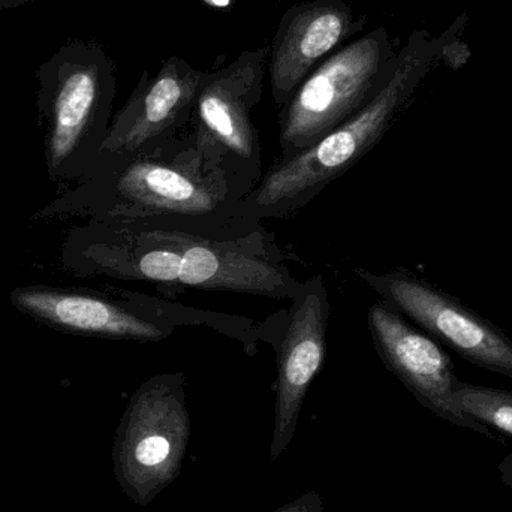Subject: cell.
<instances>
[{
  "mask_svg": "<svg viewBox=\"0 0 512 512\" xmlns=\"http://www.w3.org/2000/svg\"><path fill=\"white\" fill-rule=\"evenodd\" d=\"M354 273L381 300L463 360L512 378V340L462 301L406 271L376 274L357 268Z\"/></svg>",
  "mask_w": 512,
  "mask_h": 512,
  "instance_id": "7",
  "label": "cell"
},
{
  "mask_svg": "<svg viewBox=\"0 0 512 512\" xmlns=\"http://www.w3.org/2000/svg\"><path fill=\"white\" fill-rule=\"evenodd\" d=\"M207 74L179 56L168 57L153 77L144 71L111 120L99 161L150 152L188 129Z\"/></svg>",
  "mask_w": 512,
  "mask_h": 512,
  "instance_id": "11",
  "label": "cell"
},
{
  "mask_svg": "<svg viewBox=\"0 0 512 512\" xmlns=\"http://www.w3.org/2000/svg\"><path fill=\"white\" fill-rule=\"evenodd\" d=\"M324 511V502L321 495L315 490L304 493L300 498L282 505L277 510L271 512H322Z\"/></svg>",
  "mask_w": 512,
  "mask_h": 512,
  "instance_id": "14",
  "label": "cell"
},
{
  "mask_svg": "<svg viewBox=\"0 0 512 512\" xmlns=\"http://www.w3.org/2000/svg\"><path fill=\"white\" fill-rule=\"evenodd\" d=\"M498 471L501 474L502 483L512 490V453L499 462Z\"/></svg>",
  "mask_w": 512,
  "mask_h": 512,
  "instance_id": "15",
  "label": "cell"
},
{
  "mask_svg": "<svg viewBox=\"0 0 512 512\" xmlns=\"http://www.w3.org/2000/svg\"><path fill=\"white\" fill-rule=\"evenodd\" d=\"M255 188L188 128L150 152L101 159L86 179L44 213H74L89 221L141 222L213 239H239L264 227L245 216L246 200Z\"/></svg>",
  "mask_w": 512,
  "mask_h": 512,
  "instance_id": "1",
  "label": "cell"
},
{
  "mask_svg": "<svg viewBox=\"0 0 512 512\" xmlns=\"http://www.w3.org/2000/svg\"><path fill=\"white\" fill-rule=\"evenodd\" d=\"M191 439L183 373H158L135 390L120 418L113 471L138 507L152 504L182 471Z\"/></svg>",
  "mask_w": 512,
  "mask_h": 512,
  "instance_id": "5",
  "label": "cell"
},
{
  "mask_svg": "<svg viewBox=\"0 0 512 512\" xmlns=\"http://www.w3.org/2000/svg\"><path fill=\"white\" fill-rule=\"evenodd\" d=\"M331 306L321 274L304 280L300 297L283 313L276 346V403L270 444L271 459L285 453L294 439L301 408L313 379L327 357L328 322Z\"/></svg>",
  "mask_w": 512,
  "mask_h": 512,
  "instance_id": "10",
  "label": "cell"
},
{
  "mask_svg": "<svg viewBox=\"0 0 512 512\" xmlns=\"http://www.w3.org/2000/svg\"><path fill=\"white\" fill-rule=\"evenodd\" d=\"M65 265L81 276H107L168 289L236 292L294 301L304 280L294 256L264 227L239 239H213L141 222L87 221L72 231Z\"/></svg>",
  "mask_w": 512,
  "mask_h": 512,
  "instance_id": "2",
  "label": "cell"
},
{
  "mask_svg": "<svg viewBox=\"0 0 512 512\" xmlns=\"http://www.w3.org/2000/svg\"><path fill=\"white\" fill-rule=\"evenodd\" d=\"M345 0H307L286 9L270 47L268 77L271 96L282 108L316 66L336 53L366 26Z\"/></svg>",
  "mask_w": 512,
  "mask_h": 512,
  "instance_id": "12",
  "label": "cell"
},
{
  "mask_svg": "<svg viewBox=\"0 0 512 512\" xmlns=\"http://www.w3.org/2000/svg\"><path fill=\"white\" fill-rule=\"evenodd\" d=\"M393 60L387 30L376 27L316 66L279 110V159L309 149L355 116L378 92Z\"/></svg>",
  "mask_w": 512,
  "mask_h": 512,
  "instance_id": "6",
  "label": "cell"
},
{
  "mask_svg": "<svg viewBox=\"0 0 512 512\" xmlns=\"http://www.w3.org/2000/svg\"><path fill=\"white\" fill-rule=\"evenodd\" d=\"M436 47L414 33L394 56L390 72L373 98L343 125L297 155L277 159L245 203V216L259 225L303 210L328 185L351 170L393 126L435 59Z\"/></svg>",
  "mask_w": 512,
  "mask_h": 512,
  "instance_id": "3",
  "label": "cell"
},
{
  "mask_svg": "<svg viewBox=\"0 0 512 512\" xmlns=\"http://www.w3.org/2000/svg\"><path fill=\"white\" fill-rule=\"evenodd\" d=\"M454 396L466 415L489 429L512 436V391L466 384L459 379Z\"/></svg>",
  "mask_w": 512,
  "mask_h": 512,
  "instance_id": "13",
  "label": "cell"
},
{
  "mask_svg": "<svg viewBox=\"0 0 512 512\" xmlns=\"http://www.w3.org/2000/svg\"><path fill=\"white\" fill-rule=\"evenodd\" d=\"M35 75L39 113L47 122L48 173L54 180L81 182L98 164L110 131L116 65L96 42L71 41Z\"/></svg>",
  "mask_w": 512,
  "mask_h": 512,
  "instance_id": "4",
  "label": "cell"
},
{
  "mask_svg": "<svg viewBox=\"0 0 512 512\" xmlns=\"http://www.w3.org/2000/svg\"><path fill=\"white\" fill-rule=\"evenodd\" d=\"M267 53V48L242 51L230 65L209 71L189 123L201 143L215 149L255 185L264 173L252 113L262 98Z\"/></svg>",
  "mask_w": 512,
  "mask_h": 512,
  "instance_id": "8",
  "label": "cell"
},
{
  "mask_svg": "<svg viewBox=\"0 0 512 512\" xmlns=\"http://www.w3.org/2000/svg\"><path fill=\"white\" fill-rule=\"evenodd\" d=\"M367 325L384 366L424 408L453 426L493 438L489 427L460 409L454 396L459 378L451 358L435 339L384 300L370 307Z\"/></svg>",
  "mask_w": 512,
  "mask_h": 512,
  "instance_id": "9",
  "label": "cell"
},
{
  "mask_svg": "<svg viewBox=\"0 0 512 512\" xmlns=\"http://www.w3.org/2000/svg\"><path fill=\"white\" fill-rule=\"evenodd\" d=\"M27 2H32V0H0V9L17 8Z\"/></svg>",
  "mask_w": 512,
  "mask_h": 512,
  "instance_id": "16",
  "label": "cell"
}]
</instances>
